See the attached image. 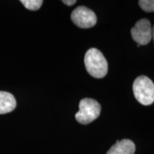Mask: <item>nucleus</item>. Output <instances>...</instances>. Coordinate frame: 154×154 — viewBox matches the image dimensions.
Returning <instances> with one entry per match:
<instances>
[{"label": "nucleus", "instance_id": "obj_5", "mask_svg": "<svg viewBox=\"0 0 154 154\" xmlns=\"http://www.w3.org/2000/svg\"><path fill=\"white\" fill-rule=\"evenodd\" d=\"M133 39L138 45H146L152 39V26L147 19L138 20L131 30Z\"/></svg>", "mask_w": 154, "mask_h": 154}, {"label": "nucleus", "instance_id": "obj_3", "mask_svg": "<svg viewBox=\"0 0 154 154\" xmlns=\"http://www.w3.org/2000/svg\"><path fill=\"white\" fill-rule=\"evenodd\" d=\"M79 111L75 115L76 120L82 124H88L96 120L101 113V105L92 99H83L79 103Z\"/></svg>", "mask_w": 154, "mask_h": 154}, {"label": "nucleus", "instance_id": "obj_6", "mask_svg": "<svg viewBox=\"0 0 154 154\" xmlns=\"http://www.w3.org/2000/svg\"><path fill=\"white\" fill-rule=\"evenodd\" d=\"M136 146L132 140L123 139L117 142L108 151L106 154H134Z\"/></svg>", "mask_w": 154, "mask_h": 154}, {"label": "nucleus", "instance_id": "obj_7", "mask_svg": "<svg viewBox=\"0 0 154 154\" xmlns=\"http://www.w3.org/2000/svg\"><path fill=\"white\" fill-rule=\"evenodd\" d=\"M14 96L9 92L0 91V114L9 113L16 108Z\"/></svg>", "mask_w": 154, "mask_h": 154}, {"label": "nucleus", "instance_id": "obj_4", "mask_svg": "<svg viewBox=\"0 0 154 154\" xmlns=\"http://www.w3.org/2000/svg\"><path fill=\"white\" fill-rule=\"evenodd\" d=\"M71 19L74 24L82 29L93 27L97 22V17L95 13L84 6L76 7L72 11Z\"/></svg>", "mask_w": 154, "mask_h": 154}, {"label": "nucleus", "instance_id": "obj_9", "mask_svg": "<svg viewBox=\"0 0 154 154\" xmlns=\"http://www.w3.org/2000/svg\"><path fill=\"white\" fill-rule=\"evenodd\" d=\"M138 4L140 8L146 12L154 11V0H140Z\"/></svg>", "mask_w": 154, "mask_h": 154}, {"label": "nucleus", "instance_id": "obj_10", "mask_svg": "<svg viewBox=\"0 0 154 154\" xmlns=\"http://www.w3.org/2000/svg\"><path fill=\"white\" fill-rule=\"evenodd\" d=\"M63 3L67 6H72L76 2V0H63Z\"/></svg>", "mask_w": 154, "mask_h": 154}, {"label": "nucleus", "instance_id": "obj_2", "mask_svg": "<svg viewBox=\"0 0 154 154\" xmlns=\"http://www.w3.org/2000/svg\"><path fill=\"white\" fill-rule=\"evenodd\" d=\"M133 91L135 98L142 105L149 106L154 102V84L149 77H137L133 84Z\"/></svg>", "mask_w": 154, "mask_h": 154}, {"label": "nucleus", "instance_id": "obj_11", "mask_svg": "<svg viewBox=\"0 0 154 154\" xmlns=\"http://www.w3.org/2000/svg\"><path fill=\"white\" fill-rule=\"evenodd\" d=\"M152 38H153L154 42V26L152 27Z\"/></svg>", "mask_w": 154, "mask_h": 154}, {"label": "nucleus", "instance_id": "obj_1", "mask_svg": "<svg viewBox=\"0 0 154 154\" xmlns=\"http://www.w3.org/2000/svg\"><path fill=\"white\" fill-rule=\"evenodd\" d=\"M86 69L91 76L96 79L103 78L108 72V62L103 54L96 48L86 51L84 57Z\"/></svg>", "mask_w": 154, "mask_h": 154}, {"label": "nucleus", "instance_id": "obj_8", "mask_svg": "<svg viewBox=\"0 0 154 154\" xmlns=\"http://www.w3.org/2000/svg\"><path fill=\"white\" fill-rule=\"evenodd\" d=\"M21 2L27 9L29 10H38L42 7V0H22Z\"/></svg>", "mask_w": 154, "mask_h": 154}]
</instances>
